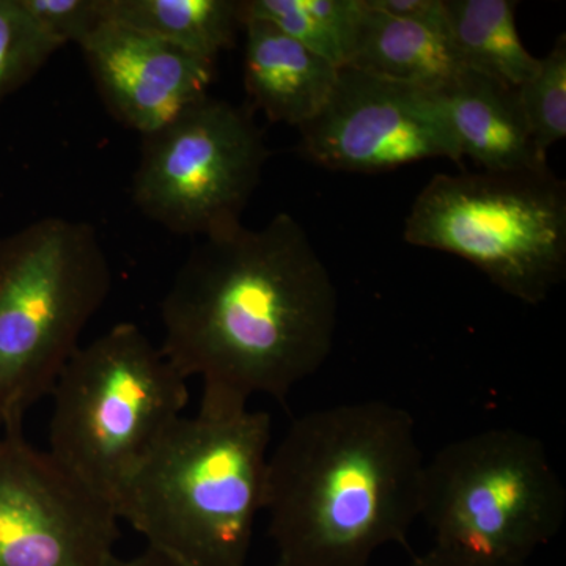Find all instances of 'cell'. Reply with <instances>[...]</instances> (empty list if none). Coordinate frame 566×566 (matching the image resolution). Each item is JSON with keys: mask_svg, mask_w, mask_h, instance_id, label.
<instances>
[{"mask_svg": "<svg viewBox=\"0 0 566 566\" xmlns=\"http://www.w3.org/2000/svg\"><path fill=\"white\" fill-rule=\"evenodd\" d=\"M338 297L329 271L286 212L202 238L161 303L163 344L186 379L202 381L199 411L283 401L333 352Z\"/></svg>", "mask_w": 566, "mask_h": 566, "instance_id": "1", "label": "cell"}, {"mask_svg": "<svg viewBox=\"0 0 566 566\" xmlns=\"http://www.w3.org/2000/svg\"><path fill=\"white\" fill-rule=\"evenodd\" d=\"M424 464L411 415L385 401L294 420L268 460L275 566H368L382 546L406 545Z\"/></svg>", "mask_w": 566, "mask_h": 566, "instance_id": "2", "label": "cell"}, {"mask_svg": "<svg viewBox=\"0 0 566 566\" xmlns=\"http://www.w3.org/2000/svg\"><path fill=\"white\" fill-rule=\"evenodd\" d=\"M271 417L181 416L118 495L117 515L147 547L189 566H245L264 509Z\"/></svg>", "mask_w": 566, "mask_h": 566, "instance_id": "3", "label": "cell"}, {"mask_svg": "<svg viewBox=\"0 0 566 566\" xmlns=\"http://www.w3.org/2000/svg\"><path fill=\"white\" fill-rule=\"evenodd\" d=\"M51 397L48 453L114 506L189 401L188 379L132 323L80 346Z\"/></svg>", "mask_w": 566, "mask_h": 566, "instance_id": "4", "label": "cell"}, {"mask_svg": "<svg viewBox=\"0 0 566 566\" xmlns=\"http://www.w3.org/2000/svg\"><path fill=\"white\" fill-rule=\"evenodd\" d=\"M112 270L95 227L39 219L0 238V423L24 422L80 348L109 296Z\"/></svg>", "mask_w": 566, "mask_h": 566, "instance_id": "5", "label": "cell"}, {"mask_svg": "<svg viewBox=\"0 0 566 566\" xmlns=\"http://www.w3.org/2000/svg\"><path fill=\"white\" fill-rule=\"evenodd\" d=\"M417 248L453 253L535 305L566 274V186L545 169L439 174L405 223Z\"/></svg>", "mask_w": 566, "mask_h": 566, "instance_id": "6", "label": "cell"}, {"mask_svg": "<svg viewBox=\"0 0 566 566\" xmlns=\"http://www.w3.org/2000/svg\"><path fill=\"white\" fill-rule=\"evenodd\" d=\"M566 491L535 436L493 428L439 450L424 464L422 510L434 547L527 564L560 532Z\"/></svg>", "mask_w": 566, "mask_h": 566, "instance_id": "7", "label": "cell"}, {"mask_svg": "<svg viewBox=\"0 0 566 566\" xmlns=\"http://www.w3.org/2000/svg\"><path fill=\"white\" fill-rule=\"evenodd\" d=\"M268 158L252 111L208 95L142 136L133 200L169 232L202 240L243 223Z\"/></svg>", "mask_w": 566, "mask_h": 566, "instance_id": "8", "label": "cell"}, {"mask_svg": "<svg viewBox=\"0 0 566 566\" xmlns=\"http://www.w3.org/2000/svg\"><path fill=\"white\" fill-rule=\"evenodd\" d=\"M297 129L305 158L342 172H387L424 159H463L441 92L353 66L338 70L326 104Z\"/></svg>", "mask_w": 566, "mask_h": 566, "instance_id": "9", "label": "cell"}, {"mask_svg": "<svg viewBox=\"0 0 566 566\" xmlns=\"http://www.w3.org/2000/svg\"><path fill=\"white\" fill-rule=\"evenodd\" d=\"M117 510L35 449L22 423L0 439V566H107Z\"/></svg>", "mask_w": 566, "mask_h": 566, "instance_id": "10", "label": "cell"}, {"mask_svg": "<svg viewBox=\"0 0 566 566\" xmlns=\"http://www.w3.org/2000/svg\"><path fill=\"white\" fill-rule=\"evenodd\" d=\"M104 106L147 136L208 96L216 62L106 20L81 44Z\"/></svg>", "mask_w": 566, "mask_h": 566, "instance_id": "11", "label": "cell"}, {"mask_svg": "<svg viewBox=\"0 0 566 566\" xmlns=\"http://www.w3.org/2000/svg\"><path fill=\"white\" fill-rule=\"evenodd\" d=\"M244 87L268 120L300 128L326 104L338 70L273 24L243 21Z\"/></svg>", "mask_w": 566, "mask_h": 566, "instance_id": "12", "label": "cell"}, {"mask_svg": "<svg viewBox=\"0 0 566 566\" xmlns=\"http://www.w3.org/2000/svg\"><path fill=\"white\" fill-rule=\"evenodd\" d=\"M441 95L463 158L488 172L549 167L532 140L517 88L463 70Z\"/></svg>", "mask_w": 566, "mask_h": 566, "instance_id": "13", "label": "cell"}, {"mask_svg": "<svg viewBox=\"0 0 566 566\" xmlns=\"http://www.w3.org/2000/svg\"><path fill=\"white\" fill-rule=\"evenodd\" d=\"M367 11L348 66L386 80L442 92L464 70L447 29Z\"/></svg>", "mask_w": 566, "mask_h": 566, "instance_id": "14", "label": "cell"}, {"mask_svg": "<svg viewBox=\"0 0 566 566\" xmlns=\"http://www.w3.org/2000/svg\"><path fill=\"white\" fill-rule=\"evenodd\" d=\"M512 0H444L447 32L464 70L521 87L539 59L524 46Z\"/></svg>", "mask_w": 566, "mask_h": 566, "instance_id": "15", "label": "cell"}, {"mask_svg": "<svg viewBox=\"0 0 566 566\" xmlns=\"http://www.w3.org/2000/svg\"><path fill=\"white\" fill-rule=\"evenodd\" d=\"M106 18L212 62L243 29L241 0H106Z\"/></svg>", "mask_w": 566, "mask_h": 566, "instance_id": "16", "label": "cell"}, {"mask_svg": "<svg viewBox=\"0 0 566 566\" xmlns=\"http://www.w3.org/2000/svg\"><path fill=\"white\" fill-rule=\"evenodd\" d=\"M365 0H241V21L270 22L337 69L352 63Z\"/></svg>", "mask_w": 566, "mask_h": 566, "instance_id": "17", "label": "cell"}, {"mask_svg": "<svg viewBox=\"0 0 566 566\" xmlns=\"http://www.w3.org/2000/svg\"><path fill=\"white\" fill-rule=\"evenodd\" d=\"M59 50L20 0H0V106L29 84Z\"/></svg>", "mask_w": 566, "mask_h": 566, "instance_id": "18", "label": "cell"}, {"mask_svg": "<svg viewBox=\"0 0 566 566\" xmlns=\"http://www.w3.org/2000/svg\"><path fill=\"white\" fill-rule=\"evenodd\" d=\"M521 107L536 150L547 159V151L566 136V36H558L538 70L526 84L517 87Z\"/></svg>", "mask_w": 566, "mask_h": 566, "instance_id": "19", "label": "cell"}, {"mask_svg": "<svg viewBox=\"0 0 566 566\" xmlns=\"http://www.w3.org/2000/svg\"><path fill=\"white\" fill-rule=\"evenodd\" d=\"M36 25L59 46H81L106 18V0H20Z\"/></svg>", "mask_w": 566, "mask_h": 566, "instance_id": "20", "label": "cell"}, {"mask_svg": "<svg viewBox=\"0 0 566 566\" xmlns=\"http://www.w3.org/2000/svg\"><path fill=\"white\" fill-rule=\"evenodd\" d=\"M370 9L394 20L447 29L444 0H365Z\"/></svg>", "mask_w": 566, "mask_h": 566, "instance_id": "21", "label": "cell"}, {"mask_svg": "<svg viewBox=\"0 0 566 566\" xmlns=\"http://www.w3.org/2000/svg\"><path fill=\"white\" fill-rule=\"evenodd\" d=\"M411 566H528L527 564H502V562L483 560V558L463 556L450 551L431 547L428 553L417 556Z\"/></svg>", "mask_w": 566, "mask_h": 566, "instance_id": "22", "label": "cell"}, {"mask_svg": "<svg viewBox=\"0 0 566 566\" xmlns=\"http://www.w3.org/2000/svg\"><path fill=\"white\" fill-rule=\"evenodd\" d=\"M107 566H189L182 562L159 553V551L147 547L139 556L132 558H122L114 556Z\"/></svg>", "mask_w": 566, "mask_h": 566, "instance_id": "23", "label": "cell"}, {"mask_svg": "<svg viewBox=\"0 0 566 566\" xmlns=\"http://www.w3.org/2000/svg\"><path fill=\"white\" fill-rule=\"evenodd\" d=\"M2 433H3V427H2V423H0V439H2Z\"/></svg>", "mask_w": 566, "mask_h": 566, "instance_id": "24", "label": "cell"}]
</instances>
